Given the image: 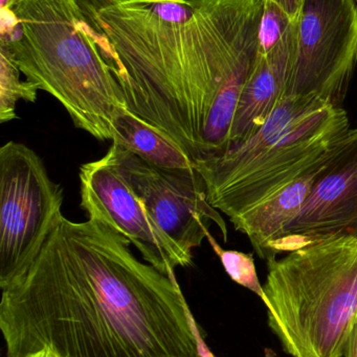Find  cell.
Wrapping results in <instances>:
<instances>
[{
	"instance_id": "1",
	"label": "cell",
	"mask_w": 357,
	"mask_h": 357,
	"mask_svg": "<svg viewBox=\"0 0 357 357\" xmlns=\"http://www.w3.org/2000/svg\"><path fill=\"white\" fill-rule=\"evenodd\" d=\"M108 225L61 216L37 257L0 285L6 357H201L176 274Z\"/></svg>"
},
{
	"instance_id": "2",
	"label": "cell",
	"mask_w": 357,
	"mask_h": 357,
	"mask_svg": "<svg viewBox=\"0 0 357 357\" xmlns=\"http://www.w3.org/2000/svg\"><path fill=\"white\" fill-rule=\"evenodd\" d=\"M128 111L194 162L224 154L259 54L262 0H78Z\"/></svg>"
},
{
	"instance_id": "3",
	"label": "cell",
	"mask_w": 357,
	"mask_h": 357,
	"mask_svg": "<svg viewBox=\"0 0 357 357\" xmlns=\"http://www.w3.org/2000/svg\"><path fill=\"white\" fill-rule=\"evenodd\" d=\"M0 46L27 81L56 98L73 126L100 142L128 111L78 0H10L0 6Z\"/></svg>"
},
{
	"instance_id": "4",
	"label": "cell",
	"mask_w": 357,
	"mask_h": 357,
	"mask_svg": "<svg viewBox=\"0 0 357 357\" xmlns=\"http://www.w3.org/2000/svg\"><path fill=\"white\" fill-rule=\"evenodd\" d=\"M350 130L342 107L285 96L249 139L196 163L207 201L231 220L319 169Z\"/></svg>"
},
{
	"instance_id": "5",
	"label": "cell",
	"mask_w": 357,
	"mask_h": 357,
	"mask_svg": "<svg viewBox=\"0 0 357 357\" xmlns=\"http://www.w3.org/2000/svg\"><path fill=\"white\" fill-rule=\"evenodd\" d=\"M268 326L293 357H344L357 322V238L337 236L268 262Z\"/></svg>"
},
{
	"instance_id": "6",
	"label": "cell",
	"mask_w": 357,
	"mask_h": 357,
	"mask_svg": "<svg viewBox=\"0 0 357 357\" xmlns=\"http://www.w3.org/2000/svg\"><path fill=\"white\" fill-rule=\"evenodd\" d=\"M63 188L24 144L0 149V285L37 257L63 215Z\"/></svg>"
},
{
	"instance_id": "7",
	"label": "cell",
	"mask_w": 357,
	"mask_h": 357,
	"mask_svg": "<svg viewBox=\"0 0 357 357\" xmlns=\"http://www.w3.org/2000/svg\"><path fill=\"white\" fill-rule=\"evenodd\" d=\"M357 63V0H304L286 94L341 107Z\"/></svg>"
},
{
	"instance_id": "8",
	"label": "cell",
	"mask_w": 357,
	"mask_h": 357,
	"mask_svg": "<svg viewBox=\"0 0 357 357\" xmlns=\"http://www.w3.org/2000/svg\"><path fill=\"white\" fill-rule=\"evenodd\" d=\"M79 178L81 207L88 220L104 222L121 233L145 261L168 276L177 268L192 266L193 254L182 249L149 213L128 178L115 144L102 158L81 165Z\"/></svg>"
},
{
	"instance_id": "9",
	"label": "cell",
	"mask_w": 357,
	"mask_h": 357,
	"mask_svg": "<svg viewBox=\"0 0 357 357\" xmlns=\"http://www.w3.org/2000/svg\"><path fill=\"white\" fill-rule=\"evenodd\" d=\"M115 146L149 213L182 249L193 254V250L201 247L210 222L218 227L224 241H228L226 220L207 201L205 185L198 172L159 169Z\"/></svg>"
},
{
	"instance_id": "10",
	"label": "cell",
	"mask_w": 357,
	"mask_h": 357,
	"mask_svg": "<svg viewBox=\"0 0 357 357\" xmlns=\"http://www.w3.org/2000/svg\"><path fill=\"white\" fill-rule=\"evenodd\" d=\"M337 236L357 238V129L350 130L319 169L312 192L285 229L277 253Z\"/></svg>"
},
{
	"instance_id": "11",
	"label": "cell",
	"mask_w": 357,
	"mask_h": 357,
	"mask_svg": "<svg viewBox=\"0 0 357 357\" xmlns=\"http://www.w3.org/2000/svg\"><path fill=\"white\" fill-rule=\"evenodd\" d=\"M296 50L297 21L285 39L272 52L264 56L258 54L257 62L243 88L237 107L230 149L253 136L285 98Z\"/></svg>"
},
{
	"instance_id": "12",
	"label": "cell",
	"mask_w": 357,
	"mask_h": 357,
	"mask_svg": "<svg viewBox=\"0 0 357 357\" xmlns=\"http://www.w3.org/2000/svg\"><path fill=\"white\" fill-rule=\"evenodd\" d=\"M320 167L293 181L255 207L231 218L235 229L249 237L261 259L266 262L276 259L277 248L285 229L303 209Z\"/></svg>"
},
{
	"instance_id": "13",
	"label": "cell",
	"mask_w": 357,
	"mask_h": 357,
	"mask_svg": "<svg viewBox=\"0 0 357 357\" xmlns=\"http://www.w3.org/2000/svg\"><path fill=\"white\" fill-rule=\"evenodd\" d=\"M111 142L159 169L197 171L196 163L182 148L129 111L115 121Z\"/></svg>"
},
{
	"instance_id": "14",
	"label": "cell",
	"mask_w": 357,
	"mask_h": 357,
	"mask_svg": "<svg viewBox=\"0 0 357 357\" xmlns=\"http://www.w3.org/2000/svg\"><path fill=\"white\" fill-rule=\"evenodd\" d=\"M20 69L8 50L0 46V123L18 119L17 102L20 100L36 102L39 91L35 84L21 81Z\"/></svg>"
},
{
	"instance_id": "15",
	"label": "cell",
	"mask_w": 357,
	"mask_h": 357,
	"mask_svg": "<svg viewBox=\"0 0 357 357\" xmlns=\"http://www.w3.org/2000/svg\"><path fill=\"white\" fill-rule=\"evenodd\" d=\"M205 239L209 241L212 249L219 257L224 270L228 273L231 279L237 284L253 291L263 301L264 304L268 303L263 287L260 283L257 270H256L253 254L243 253V252L235 251V250L222 249L209 230L205 233Z\"/></svg>"
},
{
	"instance_id": "16",
	"label": "cell",
	"mask_w": 357,
	"mask_h": 357,
	"mask_svg": "<svg viewBox=\"0 0 357 357\" xmlns=\"http://www.w3.org/2000/svg\"><path fill=\"white\" fill-rule=\"evenodd\" d=\"M295 22L274 2L263 1L259 26V54L264 56L272 52L285 39Z\"/></svg>"
},
{
	"instance_id": "17",
	"label": "cell",
	"mask_w": 357,
	"mask_h": 357,
	"mask_svg": "<svg viewBox=\"0 0 357 357\" xmlns=\"http://www.w3.org/2000/svg\"><path fill=\"white\" fill-rule=\"evenodd\" d=\"M263 1L274 2L291 17V20L297 21L304 0H263Z\"/></svg>"
},
{
	"instance_id": "18",
	"label": "cell",
	"mask_w": 357,
	"mask_h": 357,
	"mask_svg": "<svg viewBox=\"0 0 357 357\" xmlns=\"http://www.w3.org/2000/svg\"><path fill=\"white\" fill-rule=\"evenodd\" d=\"M189 317H190L191 326H192L195 337H196L197 345H198V350L199 354H201V356L216 357L213 354H212L211 350L209 349L207 344H205V337H203V333H201V329H199L198 324H197L196 320H195L194 317H193L192 312H190Z\"/></svg>"
},
{
	"instance_id": "19",
	"label": "cell",
	"mask_w": 357,
	"mask_h": 357,
	"mask_svg": "<svg viewBox=\"0 0 357 357\" xmlns=\"http://www.w3.org/2000/svg\"><path fill=\"white\" fill-rule=\"evenodd\" d=\"M344 357H357V322L350 335Z\"/></svg>"
},
{
	"instance_id": "20",
	"label": "cell",
	"mask_w": 357,
	"mask_h": 357,
	"mask_svg": "<svg viewBox=\"0 0 357 357\" xmlns=\"http://www.w3.org/2000/svg\"><path fill=\"white\" fill-rule=\"evenodd\" d=\"M27 357H59L50 349V347L43 348V349L40 350V351L35 352V354H31Z\"/></svg>"
},
{
	"instance_id": "21",
	"label": "cell",
	"mask_w": 357,
	"mask_h": 357,
	"mask_svg": "<svg viewBox=\"0 0 357 357\" xmlns=\"http://www.w3.org/2000/svg\"><path fill=\"white\" fill-rule=\"evenodd\" d=\"M264 356H265V357H276V354H275L272 349H270V348H266V349L264 350Z\"/></svg>"
}]
</instances>
